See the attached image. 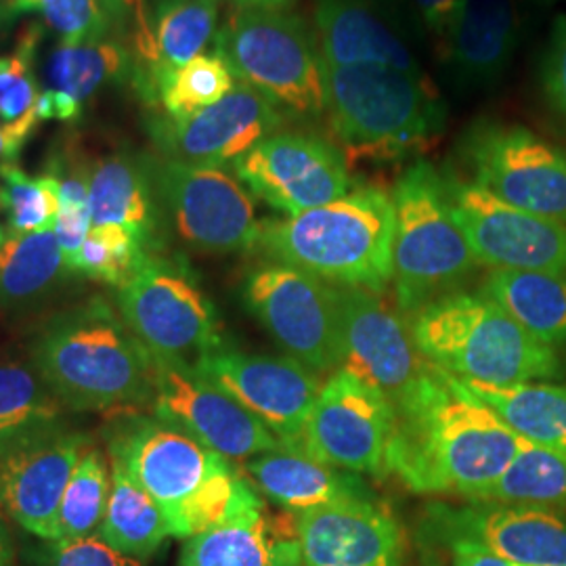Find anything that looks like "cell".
I'll return each instance as SVG.
<instances>
[{"instance_id": "cell-9", "label": "cell", "mask_w": 566, "mask_h": 566, "mask_svg": "<svg viewBox=\"0 0 566 566\" xmlns=\"http://www.w3.org/2000/svg\"><path fill=\"white\" fill-rule=\"evenodd\" d=\"M118 313L143 348L160 359L196 365L224 344L202 287L181 263L158 252L118 287Z\"/></svg>"}, {"instance_id": "cell-44", "label": "cell", "mask_w": 566, "mask_h": 566, "mask_svg": "<svg viewBox=\"0 0 566 566\" xmlns=\"http://www.w3.org/2000/svg\"><path fill=\"white\" fill-rule=\"evenodd\" d=\"M542 88L554 114L566 124V15L554 21L542 65Z\"/></svg>"}, {"instance_id": "cell-34", "label": "cell", "mask_w": 566, "mask_h": 566, "mask_svg": "<svg viewBox=\"0 0 566 566\" xmlns=\"http://www.w3.org/2000/svg\"><path fill=\"white\" fill-rule=\"evenodd\" d=\"M65 273L55 229L9 235L0 248V306L39 301Z\"/></svg>"}, {"instance_id": "cell-1", "label": "cell", "mask_w": 566, "mask_h": 566, "mask_svg": "<svg viewBox=\"0 0 566 566\" xmlns=\"http://www.w3.org/2000/svg\"><path fill=\"white\" fill-rule=\"evenodd\" d=\"M528 441L504 418L437 367L434 380L397 413L388 474L416 493H449L474 502Z\"/></svg>"}, {"instance_id": "cell-21", "label": "cell", "mask_w": 566, "mask_h": 566, "mask_svg": "<svg viewBox=\"0 0 566 566\" xmlns=\"http://www.w3.org/2000/svg\"><path fill=\"white\" fill-rule=\"evenodd\" d=\"M304 566H403L405 535L390 510L348 500L296 514Z\"/></svg>"}, {"instance_id": "cell-35", "label": "cell", "mask_w": 566, "mask_h": 566, "mask_svg": "<svg viewBox=\"0 0 566 566\" xmlns=\"http://www.w3.org/2000/svg\"><path fill=\"white\" fill-rule=\"evenodd\" d=\"M474 502L546 510L566 506V455L528 441Z\"/></svg>"}, {"instance_id": "cell-15", "label": "cell", "mask_w": 566, "mask_h": 566, "mask_svg": "<svg viewBox=\"0 0 566 566\" xmlns=\"http://www.w3.org/2000/svg\"><path fill=\"white\" fill-rule=\"evenodd\" d=\"M154 416L227 460H250L282 443L196 365L149 355Z\"/></svg>"}, {"instance_id": "cell-39", "label": "cell", "mask_w": 566, "mask_h": 566, "mask_svg": "<svg viewBox=\"0 0 566 566\" xmlns=\"http://www.w3.org/2000/svg\"><path fill=\"white\" fill-rule=\"evenodd\" d=\"M2 208L9 217V235H25L55 229L60 214L57 179L53 175L30 177L18 164L0 170Z\"/></svg>"}, {"instance_id": "cell-19", "label": "cell", "mask_w": 566, "mask_h": 566, "mask_svg": "<svg viewBox=\"0 0 566 566\" xmlns=\"http://www.w3.org/2000/svg\"><path fill=\"white\" fill-rule=\"evenodd\" d=\"M88 439L63 422L0 443V504L28 533L51 542L61 497Z\"/></svg>"}, {"instance_id": "cell-17", "label": "cell", "mask_w": 566, "mask_h": 566, "mask_svg": "<svg viewBox=\"0 0 566 566\" xmlns=\"http://www.w3.org/2000/svg\"><path fill=\"white\" fill-rule=\"evenodd\" d=\"M443 179L453 214L479 264L566 275V223L518 210L455 175Z\"/></svg>"}, {"instance_id": "cell-12", "label": "cell", "mask_w": 566, "mask_h": 566, "mask_svg": "<svg viewBox=\"0 0 566 566\" xmlns=\"http://www.w3.org/2000/svg\"><path fill=\"white\" fill-rule=\"evenodd\" d=\"M462 156L476 187L531 214L566 223V149L525 126L485 122L468 130Z\"/></svg>"}, {"instance_id": "cell-18", "label": "cell", "mask_w": 566, "mask_h": 566, "mask_svg": "<svg viewBox=\"0 0 566 566\" xmlns=\"http://www.w3.org/2000/svg\"><path fill=\"white\" fill-rule=\"evenodd\" d=\"M235 177L264 203L294 217L336 202L350 189L343 151L304 133H275L233 164Z\"/></svg>"}, {"instance_id": "cell-49", "label": "cell", "mask_w": 566, "mask_h": 566, "mask_svg": "<svg viewBox=\"0 0 566 566\" xmlns=\"http://www.w3.org/2000/svg\"><path fill=\"white\" fill-rule=\"evenodd\" d=\"M240 9H259V11H283L294 0H231Z\"/></svg>"}, {"instance_id": "cell-23", "label": "cell", "mask_w": 566, "mask_h": 566, "mask_svg": "<svg viewBox=\"0 0 566 566\" xmlns=\"http://www.w3.org/2000/svg\"><path fill=\"white\" fill-rule=\"evenodd\" d=\"M315 28L325 65H382L426 78L401 28L367 0H315Z\"/></svg>"}, {"instance_id": "cell-5", "label": "cell", "mask_w": 566, "mask_h": 566, "mask_svg": "<svg viewBox=\"0 0 566 566\" xmlns=\"http://www.w3.org/2000/svg\"><path fill=\"white\" fill-rule=\"evenodd\" d=\"M420 355L458 380L528 385L560 376L554 348L535 340L483 292H451L409 317Z\"/></svg>"}, {"instance_id": "cell-6", "label": "cell", "mask_w": 566, "mask_h": 566, "mask_svg": "<svg viewBox=\"0 0 566 566\" xmlns=\"http://www.w3.org/2000/svg\"><path fill=\"white\" fill-rule=\"evenodd\" d=\"M392 285L397 311L411 317L426 304L458 292L479 269L447 196L443 175L413 163L392 189Z\"/></svg>"}, {"instance_id": "cell-28", "label": "cell", "mask_w": 566, "mask_h": 566, "mask_svg": "<svg viewBox=\"0 0 566 566\" xmlns=\"http://www.w3.org/2000/svg\"><path fill=\"white\" fill-rule=\"evenodd\" d=\"M88 212L93 224H120L147 252L163 245V208L145 156L118 151L91 164Z\"/></svg>"}, {"instance_id": "cell-54", "label": "cell", "mask_w": 566, "mask_h": 566, "mask_svg": "<svg viewBox=\"0 0 566 566\" xmlns=\"http://www.w3.org/2000/svg\"><path fill=\"white\" fill-rule=\"evenodd\" d=\"M2 242H4V238H2V227H0V248H2Z\"/></svg>"}, {"instance_id": "cell-27", "label": "cell", "mask_w": 566, "mask_h": 566, "mask_svg": "<svg viewBox=\"0 0 566 566\" xmlns=\"http://www.w3.org/2000/svg\"><path fill=\"white\" fill-rule=\"evenodd\" d=\"M243 470L256 491L296 514L336 502L374 500V493L359 474L285 447L250 458Z\"/></svg>"}, {"instance_id": "cell-42", "label": "cell", "mask_w": 566, "mask_h": 566, "mask_svg": "<svg viewBox=\"0 0 566 566\" xmlns=\"http://www.w3.org/2000/svg\"><path fill=\"white\" fill-rule=\"evenodd\" d=\"M114 25V39L124 42L137 57L139 76L135 88L145 81L156 63V42L147 0H99Z\"/></svg>"}, {"instance_id": "cell-40", "label": "cell", "mask_w": 566, "mask_h": 566, "mask_svg": "<svg viewBox=\"0 0 566 566\" xmlns=\"http://www.w3.org/2000/svg\"><path fill=\"white\" fill-rule=\"evenodd\" d=\"M149 254L154 252H147L145 245L120 224H93L82 243L74 273L122 287L142 269Z\"/></svg>"}, {"instance_id": "cell-30", "label": "cell", "mask_w": 566, "mask_h": 566, "mask_svg": "<svg viewBox=\"0 0 566 566\" xmlns=\"http://www.w3.org/2000/svg\"><path fill=\"white\" fill-rule=\"evenodd\" d=\"M147 4L156 63L137 91L149 103L156 82L202 55L203 49L217 39L219 0H147Z\"/></svg>"}, {"instance_id": "cell-16", "label": "cell", "mask_w": 566, "mask_h": 566, "mask_svg": "<svg viewBox=\"0 0 566 566\" xmlns=\"http://www.w3.org/2000/svg\"><path fill=\"white\" fill-rule=\"evenodd\" d=\"M196 369L250 411L282 447L303 451L306 420L322 390L315 371L287 355H250L227 344L203 355Z\"/></svg>"}, {"instance_id": "cell-3", "label": "cell", "mask_w": 566, "mask_h": 566, "mask_svg": "<svg viewBox=\"0 0 566 566\" xmlns=\"http://www.w3.org/2000/svg\"><path fill=\"white\" fill-rule=\"evenodd\" d=\"M395 206L376 187L336 202L261 223L259 248L269 263L306 271L338 287L382 294L392 283Z\"/></svg>"}, {"instance_id": "cell-55", "label": "cell", "mask_w": 566, "mask_h": 566, "mask_svg": "<svg viewBox=\"0 0 566 566\" xmlns=\"http://www.w3.org/2000/svg\"><path fill=\"white\" fill-rule=\"evenodd\" d=\"M0 210H4V208H2V191H0Z\"/></svg>"}, {"instance_id": "cell-53", "label": "cell", "mask_w": 566, "mask_h": 566, "mask_svg": "<svg viewBox=\"0 0 566 566\" xmlns=\"http://www.w3.org/2000/svg\"><path fill=\"white\" fill-rule=\"evenodd\" d=\"M9 20V15H7V9H4V0H0V25L2 23H7Z\"/></svg>"}, {"instance_id": "cell-52", "label": "cell", "mask_w": 566, "mask_h": 566, "mask_svg": "<svg viewBox=\"0 0 566 566\" xmlns=\"http://www.w3.org/2000/svg\"><path fill=\"white\" fill-rule=\"evenodd\" d=\"M9 164H15V160L11 158V154H9V149H7V143H4V137H2V130H0V170H2L4 166H9Z\"/></svg>"}, {"instance_id": "cell-10", "label": "cell", "mask_w": 566, "mask_h": 566, "mask_svg": "<svg viewBox=\"0 0 566 566\" xmlns=\"http://www.w3.org/2000/svg\"><path fill=\"white\" fill-rule=\"evenodd\" d=\"M243 303L287 357L311 371L343 365L338 285L282 263H264L243 282Z\"/></svg>"}, {"instance_id": "cell-43", "label": "cell", "mask_w": 566, "mask_h": 566, "mask_svg": "<svg viewBox=\"0 0 566 566\" xmlns=\"http://www.w3.org/2000/svg\"><path fill=\"white\" fill-rule=\"evenodd\" d=\"M41 566H143L142 560L107 546L99 535L82 539L44 542L39 552Z\"/></svg>"}, {"instance_id": "cell-11", "label": "cell", "mask_w": 566, "mask_h": 566, "mask_svg": "<svg viewBox=\"0 0 566 566\" xmlns=\"http://www.w3.org/2000/svg\"><path fill=\"white\" fill-rule=\"evenodd\" d=\"M163 208L182 242L208 254L252 250L261 223L243 182L221 166L145 156Z\"/></svg>"}, {"instance_id": "cell-32", "label": "cell", "mask_w": 566, "mask_h": 566, "mask_svg": "<svg viewBox=\"0 0 566 566\" xmlns=\"http://www.w3.org/2000/svg\"><path fill=\"white\" fill-rule=\"evenodd\" d=\"M112 491L97 535L107 546L145 563L166 537H172L163 507L133 481L120 465L112 464Z\"/></svg>"}, {"instance_id": "cell-14", "label": "cell", "mask_w": 566, "mask_h": 566, "mask_svg": "<svg viewBox=\"0 0 566 566\" xmlns=\"http://www.w3.org/2000/svg\"><path fill=\"white\" fill-rule=\"evenodd\" d=\"M397 413L385 395L336 369L317 395L304 428L306 455L355 474H388Z\"/></svg>"}, {"instance_id": "cell-46", "label": "cell", "mask_w": 566, "mask_h": 566, "mask_svg": "<svg viewBox=\"0 0 566 566\" xmlns=\"http://www.w3.org/2000/svg\"><path fill=\"white\" fill-rule=\"evenodd\" d=\"M91 227L93 223H91L88 206H61L57 223H55V235L60 242L67 273H74V264Z\"/></svg>"}, {"instance_id": "cell-51", "label": "cell", "mask_w": 566, "mask_h": 566, "mask_svg": "<svg viewBox=\"0 0 566 566\" xmlns=\"http://www.w3.org/2000/svg\"><path fill=\"white\" fill-rule=\"evenodd\" d=\"M0 566H13V544L4 523H0Z\"/></svg>"}, {"instance_id": "cell-41", "label": "cell", "mask_w": 566, "mask_h": 566, "mask_svg": "<svg viewBox=\"0 0 566 566\" xmlns=\"http://www.w3.org/2000/svg\"><path fill=\"white\" fill-rule=\"evenodd\" d=\"M39 11L63 44H88L114 36V25L99 0H41Z\"/></svg>"}, {"instance_id": "cell-22", "label": "cell", "mask_w": 566, "mask_h": 566, "mask_svg": "<svg viewBox=\"0 0 566 566\" xmlns=\"http://www.w3.org/2000/svg\"><path fill=\"white\" fill-rule=\"evenodd\" d=\"M430 523L441 542L470 539L514 565L566 566V518L546 507L434 506Z\"/></svg>"}, {"instance_id": "cell-7", "label": "cell", "mask_w": 566, "mask_h": 566, "mask_svg": "<svg viewBox=\"0 0 566 566\" xmlns=\"http://www.w3.org/2000/svg\"><path fill=\"white\" fill-rule=\"evenodd\" d=\"M334 135L369 158H397L446 126V105L428 78L382 65H325Z\"/></svg>"}, {"instance_id": "cell-8", "label": "cell", "mask_w": 566, "mask_h": 566, "mask_svg": "<svg viewBox=\"0 0 566 566\" xmlns=\"http://www.w3.org/2000/svg\"><path fill=\"white\" fill-rule=\"evenodd\" d=\"M214 51L238 81L261 91L283 114L317 118L327 112L325 61L298 15L240 9L217 32Z\"/></svg>"}, {"instance_id": "cell-37", "label": "cell", "mask_w": 566, "mask_h": 566, "mask_svg": "<svg viewBox=\"0 0 566 566\" xmlns=\"http://www.w3.org/2000/svg\"><path fill=\"white\" fill-rule=\"evenodd\" d=\"M112 468L102 451L86 449L61 497L51 542L97 535L109 502Z\"/></svg>"}, {"instance_id": "cell-26", "label": "cell", "mask_w": 566, "mask_h": 566, "mask_svg": "<svg viewBox=\"0 0 566 566\" xmlns=\"http://www.w3.org/2000/svg\"><path fill=\"white\" fill-rule=\"evenodd\" d=\"M518 39L521 25L514 0H465L441 60L460 86L481 88L506 74Z\"/></svg>"}, {"instance_id": "cell-45", "label": "cell", "mask_w": 566, "mask_h": 566, "mask_svg": "<svg viewBox=\"0 0 566 566\" xmlns=\"http://www.w3.org/2000/svg\"><path fill=\"white\" fill-rule=\"evenodd\" d=\"M465 0H409L413 21L422 28L432 41L437 42L439 53L443 51L449 32L464 9Z\"/></svg>"}, {"instance_id": "cell-50", "label": "cell", "mask_w": 566, "mask_h": 566, "mask_svg": "<svg viewBox=\"0 0 566 566\" xmlns=\"http://www.w3.org/2000/svg\"><path fill=\"white\" fill-rule=\"evenodd\" d=\"M39 7H41V0H4V9H7L9 20L23 15V13L39 11Z\"/></svg>"}, {"instance_id": "cell-33", "label": "cell", "mask_w": 566, "mask_h": 566, "mask_svg": "<svg viewBox=\"0 0 566 566\" xmlns=\"http://www.w3.org/2000/svg\"><path fill=\"white\" fill-rule=\"evenodd\" d=\"M41 39L42 25L32 23L21 32L15 51L0 55V130L15 163L41 122V91L34 74V55Z\"/></svg>"}, {"instance_id": "cell-2", "label": "cell", "mask_w": 566, "mask_h": 566, "mask_svg": "<svg viewBox=\"0 0 566 566\" xmlns=\"http://www.w3.org/2000/svg\"><path fill=\"white\" fill-rule=\"evenodd\" d=\"M34 367L61 405L78 411L151 403V369L142 343L103 298L55 315L42 327Z\"/></svg>"}, {"instance_id": "cell-13", "label": "cell", "mask_w": 566, "mask_h": 566, "mask_svg": "<svg viewBox=\"0 0 566 566\" xmlns=\"http://www.w3.org/2000/svg\"><path fill=\"white\" fill-rule=\"evenodd\" d=\"M343 365L367 385L378 388L395 413L420 397L437 376L411 338L403 315L385 303L382 294L364 287H338Z\"/></svg>"}, {"instance_id": "cell-56", "label": "cell", "mask_w": 566, "mask_h": 566, "mask_svg": "<svg viewBox=\"0 0 566 566\" xmlns=\"http://www.w3.org/2000/svg\"><path fill=\"white\" fill-rule=\"evenodd\" d=\"M514 566H523V565H514Z\"/></svg>"}, {"instance_id": "cell-31", "label": "cell", "mask_w": 566, "mask_h": 566, "mask_svg": "<svg viewBox=\"0 0 566 566\" xmlns=\"http://www.w3.org/2000/svg\"><path fill=\"white\" fill-rule=\"evenodd\" d=\"M460 385L495 409L523 439L566 455V385Z\"/></svg>"}, {"instance_id": "cell-48", "label": "cell", "mask_w": 566, "mask_h": 566, "mask_svg": "<svg viewBox=\"0 0 566 566\" xmlns=\"http://www.w3.org/2000/svg\"><path fill=\"white\" fill-rule=\"evenodd\" d=\"M367 2L378 11H382L386 18L395 21L399 28H403L405 23L413 20L409 0H367Z\"/></svg>"}, {"instance_id": "cell-36", "label": "cell", "mask_w": 566, "mask_h": 566, "mask_svg": "<svg viewBox=\"0 0 566 566\" xmlns=\"http://www.w3.org/2000/svg\"><path fill=\"white\" fill-rule=\"evenodd\" d=\"M235 82L233 70L217 51L202 53L156 82L149 107L158 105L160 114L179 120L221 102Z\"/></svg>"}, {"instance_id": "cell-4", "label": "cell", "mask_w": 566, "mask_h": 566, "mask_svg": "<svg viewBox=\"0 0 566 566\" xmlns=\"http://www.w3.org/2000/svg\"><path fill=\"white\" fill-rule=\"evenodd\" d=\"M107 447L112 464L158 502L179 539L221 523L245 483L231 460L156 416L116 418Z\"/></svg>"}, {"instance_id": "cell-29", "label": "cell", "mask_w": 566, "mask_h": 566, "mask_svg": "<svg viewBox=\"0 0 566 566\" xmlns=\"http://www.w3.org/2000/svg\"><path fill=\"white\" fill-rule=\"evenodd\" d=\"M481 292L549 348L566 346V275L491 269Z\"/></svg>"}, {"instance_id": "cell-20", "label": "cell", "mask_w": 566, "mask_h": 566, "mask_svg": "<svg viewBox=\"0 0 566 566\" xmlns=\"http://www.w3.org/2000/svg\"><path fill=\"white\" fill-rule=\"evenodd\" d=\"M282 109L261 91L238 81L221 102L185 118L154 112L147 130L163 158L202 166L238 163L252 147L275 135L283 124Z\"/></svg>"}, {"instance_id": "cell-24", "label": "cell", "mask_w": 566, "mask_h": 566, "mask_svg": "<svg viewBox=\"0 0 566 566\" xmlns=\"http://www.w3.org/2000/svg\"><path fill=\"white\" fill-rule=\"evenodd\" d=\"M179 566H304L298 539L277 535L245 479L221 523L187 539Z\"/></svg>"}, {"instance_id": "cell-25", "label": "cell", "mask_w": 566, "mask_h": 566, "mask_svg": "<svg viewBox=\"0 0 566 566\" xmlns=\"http://www.w3.org/2000/svg\"><path fill=\"white\" fill-rule=\"evenodd\" d=\"M137 76V57L118 39L61 44L49 60L46 88L39 99V120H81L84 105L103 86L124 82L135 86Z\"/></svg>"}, {"instance_id": "cell-47", "label": "cell", "mask_w": 566, "mask_h": 566, "mask_svg": "<svg viewBox=\"0 0 566 566\" xmlns=\"http://www.w3.org/2000/svg\"><path fill=\"white\" fill-rule=\"evenodd\" d=\"M446 544L451 552L453 566H514V563L470 539H446Z\"/></svg>"}, {"instance_id": "cell-38", "label": "cell", "mask_w": 566, "mask_h": 566, "mask_svg": "<svg viewBox=\"0 0 566 566\" xmlns=\"http://www.w3.org/2000/svg\"><path fill=\"white\" fill-rule=\"evenodd\" d=\"M60 399L39 371L18 364L0 365V443L61 420Z\"/></svg>"}]
</instances>
